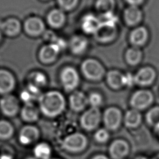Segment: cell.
I'll list each match as a JSON object with an SVG mask.
<instances>
[{
  "label": "cell",
  "mask_w": 159,
  "mask_h": 159,
  "mask_svg": "<svg viewBox=\"0 0 159 159\" xmlns=\"http://www.w3.org/2000/svg\"><path fill=\"white\" fill-rule=\"evenodd\" d=\"M38 101L40 111L48 117L59 116L66 107L65 97L60 92L55 90L42 94Z\"/></svg>",
  "instance_id": "1"
},
{
  "label": "cell",
  "mask_w": 159,
  "mask_h": 159,
  "mask_svg": "<svg viewBox=\"0 0 159 159\" xmlns=\"http://www.w3.org/2000/svg\"><path fill=\"white\" fill-rule=\"evenodd\" d=\"M81 68L83 75L89 80H100L105 75L103 65L96 59H86L83 61Z\"/></svg>",
  "instance_id": "2"
},
{
  "label": "cell",
  "mask_w": 159,
  "mask_h": 159,
  "mask_svg": "<svg viewBox=\"0 0 159 159\" xmlns=\"http://www.w3.org/2000/svg\"><path fill=\"white\" fill-rule=\"evenodd\" d=\"M102 120L99 108L92 107L85 111L80 119L81 127L86 131H93L98 128Z\"/></svg>",
  "instance_id": "3"
},
{
  "label": "cell",
  "mask_w": 159,
  "mask_h": 159,
  "mask_svg": "<svg viewBox=\"0 0 159 159\" xmlns=\"http://www.w3.org/2000/svg\"><path fill=\"white\" fill-rule=\"evenodd\" d=\"M88 145V139L82 133L74 132L66 136L62 141V147L66 150L78 153L84 150Z\"/></svg>",
  "instance_id": "4"
},
{
  "label": "cell",
  "mask_w": 159,
  "mask_h": 159,
  "mask_svg": "<svg viewBox=\"0 0 159 159\" xmlns=\"http://www.w3.org/2000/svg\"><path fill=\"white\" fill-rule=\"evenodd\" d=\"M102 120L105 129L109 131L117 130L123 122L122 113L116 107H109L102 113Z\"/></svg>",
  "instance_id": "5"
},
{
  "label": "cell",
  "mask_w": 159,
  "mask_h": 159,
  "mask_svg": "<svg viewBox=\"0 0 159 159\" xmlns=\"http://www.w3.org/2000/svg\"><path fill=\"white\" fill-rule=\"evenodd\" d=\"M153 101V96L150 91L140 89L132 95L130 99V105L132 109L140 111L148 107Z\"/></svg>",
  "instance_id": "6"
},
{
  "label": "cell",
  "mask_w": 159,
  "mask_h": 159,
  "mask_svg": "<svg viewBox=\"0 0 159 159\" xmlns=\"http://www.w3.org/2000/svg\"><path fill=\"white\" fill-rule=\"evenodd\" d=\"M60 78L63 88L71 91L77 88L80 83V76L77 71L71 66H66L61 71Z\"/></svg>",
  "instance_id": "7"
},
{
  "label": "cell",
  "mask_w": 159,
  "mask_h": 159,
  "mask_svg": "<svg viewBox=\"0 0 159 159\" xmlns=\"http://www.w3.org/2000/svg\"><path fill=\"white\" fill-rule=\"evenodd\" d=\"M116 23L101 21V23L93 34L95 39L100 42H109L115 39L117 34Z\"/></svg>",
  "instance_id": "8"
},
{
  "label": "cell",
  "mask_w": 159,
  "mask_h": 159,
  "mask_svg": "<svg viewBox=\"0 0 159 159\" xmlns=\"http://www.w3.org/2000/svg\"><path fill=\"white\" fill-rule=\"evenodd\" d=\"M19 109V102L13 95L6 94L0 99V109L6 117L16 116L18 114Z\"/></svg>",
  "instance_id": "9"
},
{
  "label": "cell",
  "mask_w": 159,
  "mask_h": 159,
  "mask_svg": "<svg viewBox=\"0 0 159 159\" xmlns=\"http://www.w3.org/2000/svg\"><path fill=\"white\" fill-rule=\"evenodd\" d=\"M130 151L129 143L123 139H116L109 147V154L112 159H125Z\"/></svg>",
  "instance_id": "10"
},
{
  "label": "cell",
  "mask_w": 159,
  "mask_h": 159,
  "mask_svg": "<svg viewBox=\"0 0 159 159\" xmlns=\"http://www.w3.org/2000/svg\"><path fill=\"white\" fill-rule=\"evenodd\" d=\"M40 137L39 129L33 125H26L21 128L19 133V140L23 145H30L35 142Z\"/></svg>",
  "instance_id": "11"
},
{
  "label": "cell",
  "mask_w": 159,
  "mask_h": 159,
  "mask_svg": "<svg viewBox=\"0 0 159 159\" xmlns=\"http://www.w3.org/2000/svg\"><path fill=\"white\" fill-rule=\"evenodd\" d=\"M25 32L30 36H39L42 34L45 26L43 20L37 17H32L27 19L24 25Z\"/></svg>",
  "instance_id": "12"
},
{
  "label": "cell",
  "mask_w": 159,
  "mask_h": 159,
  "mask_svg": "<svg viewBox=\"0 0 159 159\" xmlns=\"http://www.w3.org/2000/svg\"><path fill=\"white\" fill-rule=\"evenodd\" d=\"M155 76V71L152 67H143L134 75L135 84L143 86L150 85L154 81Z\"/></svg>",
  "instance_id": "13"
},
{
  "label": "cell",
  "mask_w": 159,
  "mask_h": 159,
  "mask_svg": "<svg viewBox=\"0 0 159 159\" xmlns=\"http://www.w3.org/2000/svg\"><path fill=\"white\" fill-rule=\"evenodd\" d=\"M61 50L54 43L44 45L39 52V58L43 63H50L57 58Z\"/></svg>",
  "instance_id": "14"
},
{
  "label": "cell",
  "mask_w": 159,
  "mask_h": 159,
  "mask_svg": "<svg viewBox=\"0 0 159 159\" xmlns=\"http://www.w3.org/2000/svg\"><path fill=\"white\" fill-rule=\"evenodd\" d=\"M69 104L73 111L81 112L88 104V96L81 91H75L69 97Z\"/></svg>",
  "instance_id": "15"
},
{
  "label": "cell",
  "mask_w": 159,
  "mask_h": 159,
  "mask_svg": "<svg viewBox=\"0 0 159 159\" xmlns=\"http://www.w3.org/2000/svg\"><path fill=\"white\" fill-rule=\"evenodd\" d=\"M16 81L11 73L6 70H0V94H9L15 87Z\"/></svg>",
  "instance_id": "16"
},
{
  "label": "cell",
  "mask_w": 159,
  "mask_h": 159,
  "mask_svg": "<svg viewBox=\"0 0 159 159\" xmlns=\"http://www.w3.org/2000/svg\"><path fill=\"white\" fill-rule=\"evenodd\" d=\"M40 112L39 108L32 102L25 103L20 111V117L24 122H34L39 119Z\"/></svg>",
  "instance_id": "17"
},
{
  "label": "cell",
  "mask_w": 159,
  "mask_h": 159,
  "mask_svg": "<svg viewBox=\"0 0 159 159\" xmlns=\"http://www.w3.org/2000/svg\"><path fill=\"white\" fill-rule=\"evenodd\" d=\"M101 23L99 17L93 14L85 15L81 20V28L87 34H94Z\"/></svg>",
  "instance_id": "18"
},
{
  "label": "cell",
  "mask_w": 159,
  "mask_h": 159,
  "mask_svg": "<svg viewBox=\"0 0 159 159\" xmlns=\"http://www.w3.org/2000/svg\"><path fill=\"white\" fill-rule=\"evenodd\" d=\"M147 29L143 26H139L134 29L130 33L129 40L133 47H139L143 45L148 39Z\"/></svg>",
  "instance_id": "19"
},
{
  "label": "cell",
  "mask_w": 159,
  "mask_h": 159,
  "mask_svg": "<svg viewBox=\"0 0 159 159\" xmlns=\"http://www.w3.org/2000/svg\"><path fill=\"white\" fill-rule=\"evenodd\" d=\"M124 18L125 23L128 25H135L139 24L142 20V11L138 6H129L124 11Z\"/></svg>",
  "instance_id": "20"
},
{
  "label": "cell",
  "mask_w": 159,
  "mask_h": 159,
  "mask_svg": "<svg viewBox=\"0 0 159 159\" xmlns=\"http://www.w3.org/2000/svg\"><path fill=\"white\" fill-rule=\"evenodd\" d=\"M88 46V41L86 38L81 35L72 37L69 42L71 52L75 55H81L84 53Z\"/></svg>",
  "instance_id": "21"
},
{
  "label": "cell",
  "mask_w": 159,
  "mask_h": 159,
  "mask_svg": "<svg viewBox=\"0 0 159 159\" xmlns=\"http://www.w3.org/2000/svg\"><path fill=\"white\" fill-rule=\"evenodd\" d=\"M142 122V114L139 111L131 109L126 112L123 116V122L129 129L138 127Z\"/></svg>",
  "instance_id": "22"
},
{
  "label": "cell",
  "mask_w": 159,
  "mask_h": 159,
  "mask_svg": "<svg viewBox=\"0 0 159 159\" xmlns=\"http://www.w3.org/2000/svg\"><path fill=\"white\" fill-rule=\"evenodd\" d=\"M47 22L53 28H60L65 22L66 16L63 10L54 9L49 12L47 15Z\"/></svg>",
  "instance_id": "23"
},
{
  "label": "cell",
  "mask_w": 159,
  "mask_h": 159,
  "mask_svg": "<svg viewBox=\"0 0 159 159\" xmlns=\"http://www.w3.org/2000/svg\"><path fill=\"white\" fill-rule=\"evenodd\" d=\"M2 31L7 35L13 37L18 35L21 30L20 22L14 18L8 19L1 24Z\"/></svg>",
  "instance_id": "24"
},
{
  "label": "cell",
  "mask_w": 159,
  "mask_h": 159,
  "mask_svg": "<svg viewBox=\"0 0 159 159\" xmlns=\"http://www.w3.org/2000/svg\"><path fill=\"white\" fill-rule=\"evenodd\" d=\"M124 75L119 71L112 70L106 75V81L109 86L114 89H118L124 86Z\"/></svg>",
  "instance_id": "25"
},
{
  "label": "cell",
  "mask_w": 159,
  "mask_h": 159,
  "mask_svg": "<svg viewBox=\"0 0 159 159\" xmlns=\"http://www.w3.org/2000/svg\"><path fill=\"white\" fill-rule=\"evenodd\" d=\"M125 58L127 63L130 65H136L142 60V52L139 47L132 46L127 50Z\"/></svg>",
  "instance_id": "26"
},
{
  "label": "cell",
  "mask_w": 159,
  "mask_h": 159,
  "mask_svg": "<svg viewBox=\"0 0 159 159\" xmlns=\"http://www.w3.org/2000/svg\"><path fill=\"white\" fill-rule=\"evenodd\" d=\"M33 152L36 159H50L51 158L52 148L47 143L41 142L37 144Z\"/></svg>",
  "instance_id": "27"
},
{
  "label": "cell",
  "mask_w": 159,
  "mask_h": 159,
  "mask_svg": "<svg viewBox=\"0 0 159 159\" xmlns=\"http://www.w3.org/2000/svg\"><path fill=\"white\" fill-rule=\"evenodd\" d=\"M116 6L114 0H97L96 9L101 16L112 13Z\"/></svg>",
  "instance_id": "28"
},
{
  "label": "cell",
  "mask_w": 159,
  "mask_h": 159,
  "mask_svg": "<svg viewBox=\"0 0 159 159\" xmlns=\"http://www.w3.org/2000/svg\"><path fill=\"white\" fill-rule=\"evenodd\" d=\"M47 83L45 75L40 71H35L30 74L29 76V84L39 89L45 86Z\"/></svg>",
  "instance_id": "29"
},
{
  "label": "cell",
  "mask_w": 159,
  "mask_h": 159,
  "mask_svg": "<svg viewBox=\"0 0 159 159\" xmlns=\"http://www.w3.org/2000/svg\"><path fill=\"white\" fill-rule=\"evenodd\" d=\"M14 133L12 124L6 120H0V140H6L11 139Z\"/></svg>",
  "instance_id": "30"
},
{
  "label": "cell",
  "mask_w": 159,
  "mask_h": 159,
  "mask_svg": "<svg viewBox=\"0 0 159 159\" xmlns=\"http://www.w3.org/2000/svg\"><path fill=\"white\" fill-rule=\"evenodd\" d=\"M147 124L155 127L159 124V106H155L149 109L145 116Z\"/></svg>",
  "instance_id": "31"
},
{
  "label": "cell",
  "mask_w": 159,
  "mask_h": 159,
  "mask_svg": "<svg viewBox=\"0 0 159 159\" xmlns=\"http://www.w3.org/2000/svg\"><path fill=\"white\" fill-rule=\"evenodd\" d=\"M94 139L96 142L100 143H104L107 142L110 137L109 131L105 128H101L98 129L94 135Z\"/></svg>",
  "instance_id": "32"
},
{
  "label": "cell",
  "mask_w": 159,
  "mask_h": 159,
  "mask_svg": "<svg viewBox=\"0 0 159 159\" xmlns=\"http://www.w3.org/2000/svg\"><path fill=\"white\" fill-rule=\"evenodd\" d=\"M88 104H89L91 107L99 108V106L102 104L103 99L101 94L96 92H93L90 93L88 96Z\"/></svg>",
  "instance_id": "33"
},
{
  "label": "cell",
  "mask_w": 159,
  "mask_h": 159,
  "mask_svg": "<svg viewBox=\"0 0 159 159\" xmlns=\"http://www.w3.org/2000/svg\"><path fill=\"white\" fill-rule=\"evenodd\" d=\"M61 10L70 11L77 5L78 0H57Z\"/></svg>",
  "instance_id": "34"
},
{
  "label": "cell",
  "mask_w": 159,
  "mask_h": 159,
  "mask_svg": "<svg viewBox=\"0 0 159 159\" xmlns=\"http://www.w3.org/2000/svg\"><path fill=\"white\" fill-rule=\"evenodd\" d=\"M124 86H133L135 84L134 75H132V74L130 73L124 74Z\"/></svg>",
  "instance_id": "35"
},
{
  "label": "cell",
  "mask_w": 159,
  "mask_h": 159,
  "mask_svg": "<svg viewBox=\"0 0 159 159\" xmlns=\"http://www.w3.org/2000/svg\"><path fill=\"white\" fill-rule=\"evenodd\" d=\"M128 4H130V6H138L139 5L141 4L144 0H125Z\"/></svg>",
  "instance_id": "36"
},
{
  "label": "cell",
  "mask_w": 159,
  "mask_h": 159,
  "mask_svg": "<svg viewBox=\"0 0 159 159\" xmlns=\"http://www.w3.org/2000/svg\"><path fill=\"white\" fill-rule=\"evenodd\" d=\"M91 159H109V158L107 156H106L104 155L99 154V155L94 156Z\"/></svg>",
  "instance_id": "37"
},
{
  "label": "cell",
  "mask_w": 159,
  "mask_h": 159,
  "mask_svg": "<svg viewBox=\"0 0 159 159\" xmlns=\"http://www.w3.org/2000/svg\"><path fill=\"white\" fill-rule=\"evenodd\" d=\"M155 130H156V132L157 133V134H158V136H159V124L155 127Z\"/></svg>",
  "instance_id": "38"
},
{
  "label": "cell",
  "mask_w": 159,
  "mask_h": 159,
  "mask_svg": "<svg viewBox=\"0 0 159 159\" xmlns=\"http://www.w3.org/2000/svg\"><path fill=\"white\" fill-rule=\"evenodd\" d=\"M135 159H148V158H146V157H142V156H140V157H137Z\"/></svg>",
  "instance_id": "39"
},
{
  "label": "cell",
  "mask_w": 159,
  "mask_h": 159,
  "mask_svg": "<svg viewBox=\"0 0 159 159\" xmlns=\"http://www.w3.org/2000/svg\"><path fill=\"white\" fill-rule=\"evenodd\" d=\"M152 159H159V154H157L156 156H155Z\"/></svg>",
  "instance_id": "40"
},
{
  "label": "cell",
  "mask_w": 159,
  "mask_h": 159,
  "mask_svg": "<svg viewBox=\"0 0 159 159\" xmlns=\"http://www.w3.org/2000/svg\"><path fill=\"white\" fill-rule=\"evenodd\" d=\"M1 31H0V40H1Z\"/></svg>",
  "instance_id": "41"
},
{
  "label": "cell",
  "mask_w": 159,
  "mask_h": 159,
  "mask_svg": "<svg viewBox=\"0 0 159 159\" xmlns=\"http://www.w3.org/2000/svg\"><path fill=\"white\" fill-rule=\"evenodd\" d=\"M50 159H59V158H50Z\"/></svg>",
  "instance_id": "42"
}]
</instances>
